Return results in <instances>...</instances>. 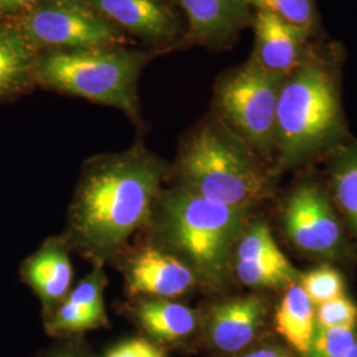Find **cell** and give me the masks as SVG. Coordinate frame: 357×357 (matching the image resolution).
I'll list each match as a JSON object with an SVG mask.
<instances>
[{
	"label": "cell",
	"instance_id": "25",
	"mask_svg": "<svg viewBox=\"0 0 357 357\" xmlns=\"http://www.w3.org/2000/svg\"><path fill=\"white\" fill-rule=\"evenodd\" d=\"M103 357H166V355L158 345L137 337L115 345Z\"/></svg>",
	"mask_w": 357,
	"mask_h": 357
},
{
	"label": "cell",
	"instance_id": "9",
	"mask_svg": "<svg viewBox=\"0 0 357 357\" xmlns=\"http://www.w3.org/2000/svg\"><path fill=\"white\" fill-rule=\"evenodd\" d=\"M126 289L131 296L175 299L190 293L197 277L188 265L158 245L142 246L128 258Z\"/></svg>",
	"mask_w": 357,
	"mask_h": 357
},
{
	"label": "cell",
	"instance_id": "28",
	"mask_svg": "<svg viewBox=\"0 0 357 357\" xmlns=\"http://www.w3.org/2000/svg\"><path fill=\"white\" fill-rule=\"evenodd\" d=\"M50 357H84L81 354H79V351H77L75 348H69V347H66V348H63V349H60V351H57V352H54L53 355H51Z\"/></svg>",
	"mask_w": 357,
	"mask_h": 357
},
{
	"label": "cell",
	"instance_id": "5",
	"mask_svg": "<svg viewBox=\"0 0 357 357\" xmlns=\"http://www.w3.org/2000/svg\"><path fill=\"white\" fill-rule=\"evenodd\" d=\"M144 63L143 52L122 47L52 51L38 60L36 78L50 89L116 107L137 119V88Z\"/></svg>",
	"mask_w": 357,
	"mask_h": 357
},
{
	"label": "cell",
	"instance_id": "15",
	"mask_svg": "<svg viewBox=\"0 0 357 357\" xmlns=\"http://www.w3.org/2000/svg\"><path fill=\"white\" fill-rule=\"evenodd\" d=\"M26 282L51 314L72 291L73 266L69 245L64 238H52L44 243L24 265Z\"/></svg>",
	"mask_w": 357,
	"mask_h": 357
},
{
	"label": "cell",
	"instance_id": "2",
	"mask_svg": "<svg viewBox=\"0 0 357 357\" xmlns=\"http://www.w3.org/2000/svg\"><path fill=\"white\" fill-rule=\"evenodd\" d=\"M342 44L317 38L282 85L275 123L277 167L286 169L342 147Z\"/></svg>",
	"mask_w": 357,
	"mask_h": 357
},
{
	"label": "cell",
	"instance_id": "22",
	"mask_svg": "<svg viewBox=\"0 0 357 357\" xmlns=\"http://www.w3.org/2000/svg\"><path fill=\"white\" fill-rule=\"evenodd\" d=\"M355 328L315 326L306 357H344L357 342Z\"/></svg>",
	"mask_w": 357,
	"mask_h": 357
},
{
	"label": "cell",
	"instance_id": "20",
	"mask_svg": "<svg viewBox=\"0 0 357 357\" xmlns=\"http://www.w3.org/2000/svg\"><path fill=\"white\" fill-rule=\"evenodd\" d=\"M238 281L253 289H275L291 286L298 280V271L289 259L283 261H240L233 259Z\"/></svg>",
	"mask_w": 357,
	"mask_h": 357
},
{
	"label": "cell",
	"instance_id": "3",
	"mask_svg": "<svg viewBox=\"0 0 357 357\" xmlns=\"http://www.w3.org/2000/svg\"><path fill=\"white\" fill-rule=\"evenodd\" d=\"M249 211L248 206L217 203L175 187L160 192L149 224L155 245L188 265L197 280L220 286L228 275Z\"/></svg>",
	"mask_w": 357,
	"mask_h": 357
},
{
	"label": "cell",
	"instance_id": "4",
	"mask_svg": "<svg viewBox=\"0 0 357 357\" xmlns=\"http://www.w3.org/2000/svg\"><path fill=\"white\" fill-rule=\"evenodd\" d=\"M178 178V187L233 206L252 208L268 192L255 153L218 119L205 122L185 141Z\"/></svg>",
	"mask_w": 357,
	"mask_h": 357
},
{
	"label": "cell",
	"instance_id": "14",
	"mask_svg": "<svg viewBox=\"0 0 357 357\" xmlns=\"http://www.w3.org/2000/svg\"><path fill=\"white\" fill-rule=\"evenodd\" d=\"M105 286L102 266H96L50 314L47 332L54 336H70L106 326Z\"/></svg>",
	"mask_w": 357,
	"mask_h": 357
},
{
	"label": "cell",
	"instance_id": "26",
	"mask_svg": "<svg viewBox=\"0 0 357 357\" xmlns=\"http://www.w3.org/2000/svg\"><path fill=\"white\" fill-rule=\"evenodd\" d=\"M240 357H289L284 352H282L280 348L275 347H261V348H255L250 352L243 354Z\"/></svg>",
	"mask_w": 357,
	"mask_h": 357
},
{
	"label": "cell",
	"instance_id": "13",
	"mask_svg": "<svg viewBox=\"0 0 357 357\" xmlns=\"http://www.w3.org/2000/svg\"><path fill=\"white\" fill-rule=\"evenodd\" d=\"M265 318L266 305L258 296L218 303L205 320L208 342L222 354H238L255 340Z\"/></svg>",
	"mask_w": 357,
	"mask_h": 357
},
{
	"label": "cell",
	"instance_id": "24",
	"mask_svg": "<svg viewBox=\"0 0 357 357\" xmlns=\"http://www.w3.org/2000/svg\"><path fill=\"white\" fill-rule=\"evenodd\" d=\"M317 319L320 327H356L357 307L344 295L318 306Z\"/></svg>",
	"mask_w": 357,
	"mask_h": 357
},
{
	"label": "cell",
	"instance_id": "11",
	"mask_svg": "<svg viewBox=\"0 0 357 357\" xmlns=\"http://www.w3.org/2000/svg\"><path fill=\"white\" fill-rule=\"evenodd\" d=\"M188 19L185 40L211 48H227L248 26L253 13L246 0H172Z\"/></svg>",
	"mask_w": 357,
	"mask_h": 357
},
{
	"label": "cell",
	"instance_id": "12",
	"mask_svg": "<svg viewBox=\"0 0 357 357\" xmlns=\"http://www.w3.org/2000/svg\"><path fill=\"white\" fill-rule=\"evenodd\" d=\"M110 23L149 43L178 38L181 22L166 0H85Z\"/></svg>",
	"mask_w": 357,
	"mask_h": 357
},
{
	"label": "cell",
	"instance_id": "21",
	"mask_svg": "<svg viewBox=\"0 0 357 357\" xmlns=\"http://www.w3.org/2000/svg\"><path fill=\"white\" fill-rule=\"evenodd\" d=\"M255 11L273 13L295 26L320 33V17L317 0H246Z\"/></svg>",
	"mask_w": 357,
	"mask_h": 357
},
{
	"label": "cell",
	"instance_id": "18",
	"mask_svg": "<svg viewBox=\"0 0 357 357\" xmlns=\"http://www.w3.org/2000/svg\"><path fill=\"white\" fill-rule=\"evenodd\" d=\"M277 330L296 352L307 356L315 331L314 305L301 284L289 286L275 315Z\"/></svg>",
	"mask_w": 357,
	"mask_h": 357
},
{
	"label": "cell",
	"instance_id": "27",
	"mask_svg": "<svg viewBox=\"0 0 357 357\" xmlns=\"http://www.w3.org/2000/svg\"><path fill=\"white\" fill-rule=\"evenodd\" d=\"M38 1H40V0H0V8L3 11L11 13V11H16V10L23 8V7L33 6Z\"/></svg>",
	"mask_w": 357,
	"mask_h": 357
},
{
	"label": "cell",
	"instance_id": "6",
	"mask_svg": "<svg viewBox=\"0 0 357 357\" xmlns=\"http://www.w3.org/2000/svg\"><path fill=\"white\" fill-rule=\"evenodd\" d=\"M284 78L249 59L217 81V119L257 155L268 158L275 151L277 106Z\"/></svg>",
	"mask_w": 357,
	"mask_h": 357
},
{
	"label": "cell",
	"instance_id": "17",
	"mask_svg": "<svg viewBox=\"0 0 357 357\" xmlns=\"http://www.w3.org/2000/svg\"><path fill=\"white\" fill-rule=\"evenodd\" d=\"M36 51L19 28L0 26V97L24 88L36 77Z\"/></svg>",
	"mask_w": 357,
	"mask_h": 357
},
{
	"label": "cell",
	"instance_id": "29",
	"mask_svg": "<svg viewBox=\"0 0 357 357\" xmlns=\"http://www.w3.org/2000/svg\"><path fill=\"white\" fill-rule=\"evenodd\" d=\"M344 357H357V342L355 345L349 349V352Z\"/></svg>",
	"mask_w": 357,
	"mask_h": 357
},
{
	"label": "cell",
	"instance_id": "1",
	"mask_svg": "<svg viewBox=\"0 0 357 357\" xmlns=\"http://www.w3.org/2000/svg\"><path fill=\"white\" fill-rule=\"evenodd\" d=\"M165 175L163 162L143 149L91 162L69 211L70 243L103 266L149 224Z\"/></svg>",
	"mask_w": 357,
	"mask_h": 357
},
{
	"label": "cell",
	"instance_id": "7",
	"mask_svg": "<svg viewBox=\"0 0 357 357\" xmlns=\"http://www.w3.org/2000/svg\"><path fill=\"white\" fill-rule=\"evenodd\" d=\"M19 31L38 48L78 51L122 47L125 32L85 0H40L24 13Z\"/></svg>",
	"mask_w": 357,
	"mask_h": 357
},
{
	"label": "cell",
	"instance_id": "19",
	"mask_svg": "<svg viewBox=\"0 0 357 357\" xmlns=\"http://www.w3.org/2000/svg\"><path fill=\"white\" fill-rule=\"evenodd\" d=\"M331 180L337 205L357 237V142L343 144L333 153Z\"/></svg>",
	"mask_w": 357,
	"mask_h": 357
},
{
	"label": "cell",
	"instance_id": "10",
	"mask_svg": "<svg viewBox=\"0 0 357 357\" xmlns=\"http://www.w3.org/2000/svg\"><path fill=\"white\" fill-rule=\"evenodd\" d=\"M252 26L255 43L250 59L268 72L282 76H287L301 64L320 35L265 11H255Z\"/></svg>",
	"mask_w": 357,
	"mask_h": 357
},
{
	"label": "cell",
	"instance_id": "23",
	"mask_svg": "<svg viewBox=\"0 0 357 357\" xmlns=\"http://www.w3.org/2000/svg\"><path fill=\"white\" fill-rule=\"evenodd\" d=\"M301 286L311 303L317 306L342 296L344 291L342 274L331 268H320L307 273L302 278Z\"/></svg>",
	"mask_w": 357,
	"mask_h": 357
},
{
	"label": "cell",
	"instance_id": "16",
	"mask_svg": "<svg viewBox=\"0 0 357 357\" xmlns=\"http://www.w3.org/2000/svg\"><path fill=\"white\" fill-rule=\"evenodd\" d=\"M132 308L142 330L159 343H181L191 337L199 326V317L191 307L172 299L143 298Z\"/></svg>",
	"mask_w": 357,
	"mask_h": 357
},
{
	"label": "cell",
	"instance_id": "8",
	"mask_svg": "<svg viewBox=\"0 0 357 357\" xmlns=\"http://www.w3.org/2000/svg\"><path fill=\"white\" fill-rule=\"evenodd\" d=\"M284 230L291 243L310 255H330L342 243V229L330 202L312 183L301 184L284 206Z\"/></svg>",
	"mask_w": 357,
	"mask_h": 357
}]
</instances>
